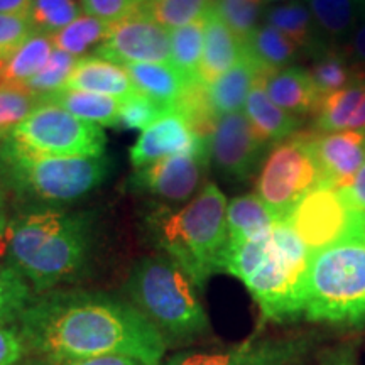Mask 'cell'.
Here are the masks:
<instances>
[{
  "mask_svg": "<svg viewBox=\"0 0 365 365\" xmlns=\"http://www.w3.org/2000/svg\"><path fill=\"white\" fill-rule=\"evenodd\" d=\"M277 220L255 193L237 196L227 207L228 249L272 230Z\"/></svg>",
  "mask_w": 365,
  "mask_h": 365,
  "instance_id": "obj_23",
  "label": "cell"
},
{
  "mask_svg": "<svg viewBox=\"0 0 365 365\" xmlns=\"http://www.w3.org/2000/svg\"><path fill=\"white\" fill-rule=\"evenodd\" d=\"M34 289L12 266H0V327L17 325L34 298Z\"/></svg>",
  "mask_w": 365,
  "mask_h": 365,
  "instance_id": "obj_32",
  "label": "cell"
},
{
  "mask_svg": "<svg viewBox=\"0 0 365 365\" xmlns=\"http://www.w3.org/2000/svg\"><path fill=\"white\" fill-rule=\"evenodd\" d=\"M27 350L51 365L100 355H134L161 365L168 345L130 301L102 291L51 289L34 294L17 322Z\"/></svg>",
  "mask_w": 365,
  "mask_h": 365,
  "instance_id": "obj_1",
  "label": "cell"
},
{
  "mask_svg": "<svg viewBox=\"0 0 365 365\" xmlns=\"http://www.w3.org/2000/svg\"><path fill=\"white\" fill-rule=\"evenodd\" d=\"M266 0H213L212 7L239 38L247 41L259 27Z\"/></svg>",
  "mask_w": 365,
  "mask_h": 365,
  "instance_id": "obj_36",
  "label": "cell"
},
{
  "mask_svg": "<svg viewBox=\"0 0 365 365\" xmlns=\"http://www.w3.org/2000/svg\"><path fill=\"white\" fill-rule=\"evenodd\" d=\"M36 33L29 12L0 14V65Z\"/></svg>",
  "mask_w": 365,
  "mask_h": 365,
  "instance_id": "obj_39",
  "label": "cell"
},
{
  "mask_svg": "<svg viewBox=\"0 0 365 365\" xmlns=\"http://www.w3.org/2000/svg\"><path fill=\"white\" fill-rule=\"evenodd\" d=\"M212 4L213 0H145L139 11L159 26L173 31L203 17L212 9Z\"/></svg>",
  "mask_w": 365,
  "mask_h": 365,
  "instance_id": "obj_33",
  "label": "cell"
},
{
  "mask_svg": "<svg viewBox=\"0 0 365 365\" xmlns=\"http://www.w3.org/2000/svg\"><path fill=\"white\" fill-rule=\"evenodd\" d=\"M317 158L323 185L336 190L352 186L365 163V130H341L317 137Z\"/></svg>",
  "mask_w": 365,
  "mask_h": 365,
  "instance_id": "obj_16",
  "label": "cell"
},
{
  "mask_svg": "<svg viewBox=\"0 0 365 365\" xmlns=\"http://www.w3.org/2000/svg\"><path fill=\"white\" fill-rule=\"evenodd\" d=\"M346 56L354 65L365 68V11L360 17L357 27L349 38V53Z\"/></svg>",
  "mask_w": 365,
  "mask_h": 365,
  "instance_id": "obj_42",
  "label": "cell"
},
{
  "mask_svg": "<svg viewBox=\"0 0 365 365\" xmlns=\"http://www.w3.org/2000/svg\"><path fill=\"white\" fill-rule=\"evenodd\" d=\"M322 365H357L352 346H339L325 354Z\"/></svg>",
  "mask_w": 365,
  "mask_h": 365,
  "instance_id": "obj_45",
  "label": "cell"
},
{
  "mask_svg": "<svg viewBox=\"0 0 365 365\" xmlns=\"http://www.w3.org/2000/svg\"><path fill=\"white\" fill-rule=\"evenodd\" d=\"M168 112H171V108L164 107L140 91H135L130 97L122 100L120 112H118V127L143 132L163 115H166Z\"/></svg>",
  "mask_w": 365,
  "mask_h": 365,
  "instance_id": "obj_38",
  "label": "cell"
},
{
  "mask_svg": "<svg viewBox=\"0 0 365 365\" xmlns=\"http://www.w3.org/2000/svg\"><path fill=\"white\" fill-rule=\"evenodd\" d=\"M124 291L127 301L161 333L168 349L193 344L210 330L198 286L166 255L139 259L130 267Z\"/></svg>",
  "mask_w": 365,
  "mask_h": 365,
  "instance_id": "obj_4",
  "label": "cell"
},
{
  "mask_svg": "<svg viewBox=\"0 0 365 365\" xmlns=\"http://www.w3.org/2000/svg\"><path fill=\"white\" fill-rule=\"evenodd\" d=\"M9 222L11 220H9L6 212V195H4V190L0 188V252H4V239H6Z\"/></svg>",
  "mask_w": 365,
  "mask_h": 365,
  "instance_id": "obj_47",
  "label": "cell"
},
{
  "mask_svg": "<svg viewBox=\"0 0 365 365\" xmlns=\"http://www.w3.org/2000/svg\"><path fill=\"white\" fill-rule=\"evenodd\" d=\"M124 68L129 73L137 91L148 95L171 110H175L176 103L180 102L186 88L193 85L173 65L139 63V65H124Z\"/></svg>",
  "mask_w": 365,
  "mask_h": 365,
  "instance_id": "obj_22",
  "label": "cell"
},
{
  "mask_svg": "<svg viewBox=\"0 0 365 365\" xmlns=\"http://www.w3.org/2000/svg\"><path fill=\"white\" fill-rule=\"evenodd\" d=\"M359 129H365V100L359 107V110L355 112V115L352 117V120H350L349 127H346V130H359Z\"/></svg>",
  "mask_w": 365,
  "mask_h": 365,
  "instance_id": "obj_48",
  "label": "cell"
},
{
  "mask_svg": "<svg viewBox=\"0 0 365 365\" xmlns=\"http://www.w3.org/2000/svg\"><path fill=\"white\" fill-rule=\"evenodd\" d=\"M227 198L208 182L185 207L158 205L145 215L149 240L175 261L202 289L210 277L225 272L228 254Z\"/></svg>",
  "mask_w": 365,
  "mask_h": 365,
  "instance_id": "obj_3",
  "label": "cell"
},
{
  "mask_svg": "<svg viewBox=\"0 0 365 365\" xmlns=\"http://www.w3.org/2000/svg\"><path fill=\"white\" fill-rule=\"evenodd\" d=\"M95 56L120 66L139 63L173 65L170 31L137 11L112 24L108 38L95 49Z\"/></svg>",
  "mask_w": 365,
  "mask_h": 365,
  "instance_id": "obj_12",
  "label": "cell"
},
{
  "mask_svg": "<svg viewBox=\"0 0 365 365\" xmlns=\"http://www.w3.org/2000/svg\"><path fill=\"white\" fill-rule=\"evenodd\" d=\"M207 14H205L203 17H200V19L190 22V24L170 31L173 66H175L190 83L200 81L198 70L203 56Z\"/></svg>",
  "mask_w": 365,
  "mask_h": 365,
  "instance_id": "obj_28",
  "label": "cell"
},
{
  "mask_svg": "<svg viewBox=\"0 0 365 365\" xmlns=\"http://www.w3.org/2000/svg\"><path fill=\"white\" fill-rule=\"evenodd\" d=\"M304 318L333 327L365 325V227L312 254Z\"/></svg>",
  "mask_w": 365,
  "mask_h": 365,
  "instance_id": "obj_5",
  "label": "cell"
},
{
  "mask_svg": "<svg viewBox=\"0 0 365 365\" xmlns=\"http://www.w3.org/2000/svg\"><path fill=\"white\" fill-rule=\"evenodd\" d=\"M22 365H51V364L46 362V360H43V359H36V357H33V359L27 360V362H24Z\"/></svg>",
  "mask_w": 365,
  "mask_h": 365,
  "instance_id": "obj_49",
  "label": "cell"
},
{
  "mask_svg": "<svg viewBox=\"0 0 365 365\" xmlns=\"http://www.w3.org/2000/svg\"><path fill=\"white\" fill-rule=\"evenodd\" d=\"M312 252L287 220L274 223L269 249L261 266L244 282L264 322L304 318L307 279Z\"/></svg>",
  "mask_w": 365,
  "mask_h": 365,
  "instance_id": "obj_7",
  "label": "cell"
},
{
  "mask_svg": "<svg viewBox=\"0 0 365 365\" xmlns=\"http://www.w3.org/2000/svg\"><path fill=\"white\" fill-rule=\"evenodd\" d=\"M244 51V41L222 21L213 7L210 9L205 26L203 56L198 70L200 81L207 86L212 85L240 61Z\"/></svg>",
  "mask_w": 365,
  "mask_h": 365,
  "instance_id": "obj_17",
  "label": "cell"
},
{
  "mask_svg": "<svg viewBox=\"0 0 365 365\" xmlns=\"http://www.w3.org/2000/svg\"><path fill=\"white\" fill-rule=\"evenodd\" d=\"M83 14L78 0H33L29 9L34 31L44 34L58 33Z\"/></svg>",
  "mask_w": 365,
  "mask_h": 365,
  "instance_id": "obj_35",
  "label": "cell"
},
{
  "mask_svg": "<svg viewBox=\"0 0 365 365\" xmlns=\"http://www.w3.org/2000/svg\"><path fill=\"white\" fill-rule=\"evenodd\" d=\"M318 132H296L267 154L255 182V195L276 220H286L309 191L323 185L317 158Z\"/></svg>",
  "mask_w": 365,
  "mask_h": 365,
  "instance_id": "obj_8",
  "label": "cell"
},
{
  "mask_svg": "<svg viewBox=\"0 0 365 365\" xmlns=\"http://www.w3.org/2000/svg\"><path fill=\"white\" fill-rule=\"evenodd\" d=\"M0 168L12 190L46 205L71 203L97 190L110 176L112 159L54 156L7 139L0 145Z\"/></svg>",
  "mask_w": 365,
  "mask_h": 365,
  "instance_id": "obj_6",
  "label": "cell"
},
{
  "mask_svg": "<svg viewBox=\"0 0 365 365\" xmlns=\"http://www.w3.org/2000/svg\"><path fill=\"white\" fill-rule=\"evenodd\" d=\"M29 355L17 325L0 327V365H19Z\"/></svg>",
  "mask_w": 365,
  "mask_h": 365,
  "instance_id": "obj_41",
  "label": "cell"
},
{
  "mask_svg": "<svg viewBox=\"0 0 365 365\" xmlns=\"http://www.w3.org/2000/svg\"><path fill=\"white\" fill-rule=\"evenodd\" d=\"M341 193H344L345 198L349 200V203L352 205L355 210L365 212V163L364 166L360 168L359 175L352 182V186H349L346 190H341Z\"/></svg>",
  "mask_w": 365,
  "mask_h": 365,
  "instance_id": "obj_44",
  "label": "cell"
},
{
  "mask_svg": "<svg viewBox=\"0 0 365 365\" xmlns=\"http://www.w3.org/2000/svg\"><path fill=\"white\" fill-rule=\"evenodd\" d=\"M210 156L166 158L135 168L132 190L149 193L164 203H188L207 175Z\"/></svg>",
  "mask_w": 365,
  "mask_h": 365,
  "instance_id": "obj_14",
  "label": "cell"
},
{
  "mask_svg": "<svg viewBox=\"0 0 365 365\" xmlns=\"http://www.w3.org/2000/svg\"><path fill=\"white\" fill-rule=\"evenodd\" d=\"M176 156H210L208 140L196 134L176 110L168 112L140 132L130 149V163L135 168Z\"/></svg>",
  "mask_w": 365,
  "mask_h": 365,
  "instance_id": "obj_15",
  "label": "cell"
},
{
  "mask_svg": "<svg viewBox=\"0 0 365 365\" xmlns=\"http://www.w3.org/2000/svg\"><path fill=\"white\" fill-rule=\"evenodd\" d=\"M266 2H281V0H266Z\"/></svg>",
  "mask_w": 365,
  "mask_h": 365,
  "instance_id": "obj_50",
  "label": "cell"
},
{
  "mask_svg": "<svg viewBox=\"0 0 365 365\" xmlns=\"http://www.w3.org/2000/svg\"><path fill=\"white\" fill-rule=\"evenodd\" d=\"M78 59L80 58H75L71 56V54L59 51V49L54 48V51L51 56H49L46 66L24 86V88L33 91L34 95L43 98L44 102L46 97L56 93L58 90L65 88L66 81L70 78L73 70H75Z\"/></svg>",
  "mask_w": 365,
  "mask_h": 365,
  "instance_id": "obj_37",
  "label": "cell"
},
{
  "mask_svg": "<svg viewBox=\"0 0 365 365\" xmlns=\"http://www.w3.org/2000/svg\"><path fill=\"white\" fill-rule=\"evenodd\" d=\"M267 75H262L250 90L247 102H245L244 113L247 115L249 122L252 124L254 130L261 137L266 144H277L281 140L287 139L293 134H296L299 122L298 118L269 98L266 86H264V78Z\"/></svg>",
  "mask_w": 365,
  "mask_h": 365,
  "instance_id": "obj_21",
  "label": "cell"
},
{
  "mask_svg": "<svg viewBox=\"0 0 365 365\" xmlns=\"http://www.w3.org/2000/svg\"><path fill=\"white\" fill-rule=\"evenodd\" d=\"M63 365H153L145 360L134 357V355L125 354H112V355H100V357L93 359H83L75 360V362H68Z\"/></svg>",
  "mask_w": 365,
  "mask_h": 365,
  "instance_id": "obj_43",
  "label": "cell"
},
{
  "mask_svg": "<svg viewBox=\"0 0 365 365\" xmlns=\"http://www.w3.org/2000/svg\"><path fill=\"white\" fill-rule=\"evenodd\" d=\"M43 103V98L27 88L0 85V145Z\"/></svg>",
  "mask_w": 365,
  "mask_h": 365,
  "instance_id": "obj_34",
  "label": "cell"
},
{
  "mask_svg": "<svg viewBox=\"0 0 365 365\" xmlns=\"http://www.w3.org/2000/svg\"><path fill=\"white\" fill-rule=\"evenodd\" d=\"M112 24L97 17L83 14L78 19L73 21L70 26L63 27L58 33L49 34L54 48L65 51L75 58H85L88 49H97L105 39L108 38Z\"/></svg>",
  "mask_w": 365,
  "mask_h": 365,
  "instance_id": "obj_31",
  "label": "cell"
},
{
  "mask_svg": "<svg viewBox=\"0 0 365 365\" xmlns=\"http://www.w3.org/2000/svg\"><path fill=\"white\" fill-rule=\"evenodd\" d=\"M93 244L95 223L90 213L36 205L11 218L4 252L9 266L39 294L80 281L88 272Z\"/></svg>",
  "mask_w": 365,
  "mask_h": 365,
  "instance_id": "obj_2",
  "label": "cell"
},
{
  "mask_svg": "<svg viewBox=\"0 0 365 365\" xmlns=\"http://www.w3.org/2000/svg\"><path fill=\"white\" fill-rule=\"evenodd\" d=\"M313 349L312 335L250 339L220 350H182L161 365H299Z\"/></svg>",
  "mask_w": 365,
  "mask_h": 365,
  "instance_id": "obj_11",
  "label": "cell"
},
{
  "mask_svg": "<svg viewBox=\"0 0 365 365\" xmlns=\"http://www.w3.org/2000/svg\"><path fill=\"white\" fill-rule=\"evenodd\" d=\"M266 24L276 27L299 48L308 49L314 54L325 51L322 49L323 41L318 34L319 29L313 19V14L301 0H291L269 9L266 12Z\"/></svg>",
  "mask_w": 365,
  "mask_h": 365,
  "instance_id": "obj_24",
  "label": "cell"
},
{
  "mask_svg": "<svg viewBox=\"0 0 365 365\" xmlns=\"http://www.w3.org/2000/svg\"><path fill=\"white\" fill-rule=\"evenodd\" d=\"M245 48L267 75L284 70L289 63L294 61L299 51L298 44L269 24L259 26L245 41Z\"/></svg>",
  "mask_w": 365,
  "mask_h": 365,
  "instance_id": "obj_26",
  "label": "cell"
},
{
  "mask_svg": "<svg viewBox=\"0 0 365 365\" xmlns=\"http://www.w3.org/2000/svg\"><path fill=\"white\" fill-rule=\"evenodd\" d=\"M266 148L244 112L222 115L208 139L210 161L232 180H247Z\"/></svg>",
  "mask_w": 365,
  "mask_h": 365,
  "instance_id": "obj_13",
  "label": "cell"
},
{
  "mask_svg": "<svg viewBox=\"0 0 365 365\" xmlns=\"http://www.w3.org/2000/svg\"><path fill=\"white\" fill-rule=\"evenodd\" d=\"M262 75L267 73L262 71V68L255 63L245 48L240 61L232 70L223 73L212 85H208V98L217 117L220 118L228 113L240 112L245 107L250 90Z\"/></svg>",
  "mask_w": 365,
  "mask_h": 365,
  "instance_id": "obj_20",
  "label": "cell"
},
{
  "mask_svg": "<svg viewBox=\"0 0 365 365\" xmlns=\"http://www.w3.org/2000/svg\"><path fill=\"white\" fill-rule=\"evenodd\" d=\"M144 2L145 0H81V7L88 16L97 17L108 24H115L139 11Z\"/></svg>",
  "mask_w": 365,
  "mask_h": 365,
  "instance_id": "obj_40",
  "label": "cell"
},
{
  "mask_svg": "<svg viewBox=\"0 0 365 365\" xmlns=\"http://www.w3.org/2000/svg\"><path fill=\"white\" fill-rule=\"evenodd\" d=\"M309 252L335 244L350 232L365 227V212H359L341 190L318 186L296 205L286 218Z\"/></svg>",
  "mask_w": 365,
  "mask_h": 365,
  "instance_id": "obj_10",
  "label": "cell"
},
{
  "mask_svg": "<svg viewBox=\"0 0 365 365\" xmlns=\"http://www.w3.org/2000/svg\"><path fill=\"white\" fill-rule=\"evenodd\" d=\"M264 86L269 98L294 117L308 113L317 115L323 100L309 71L299 66H287L271 73L264 78Z\"/></svg>",
  "mask_w": 365,
  "mask_h": 365,
  "instance_id": "obj_18",
  "label": "cell"
},
{
  "mask_svg": "<svg viewBox=\"0 0 365 365\" xmlns=\"http://www.w3.org/2000/svg\"><path fill=\"white\" fill-rule=\"evenodd\" d=\"M65 88L108 95L118 100L130 97L137 91L124 66L100 56L80 58Z\"/></svg>",
  "mask_w": 365,
  "mask_h": 365,
  "instance_id": "obj_19",
  "label": "cell"
},
{
  "mask_svg": "<svg viewBox=\"0 0 365 365\" xmlns=\"http://www.w3.org/2000/svg\"><path fill=\"white\" fill-rule=\"evenodd\" d=\"M365 100V80L323 97L317 112V132L333 134L346 130L350 120Z\"/></svg>",
  "mask_w": 365,
  "mask_h": 365,
  "instance_id": "obj_29",
  "label": "cell"
},
{
  "mask_svg": "<svg viewBox=\"0 0 365 365\" xmlns=\"http://www.w3.org/2000/svg\"><path fill=\"white\" fill-rule=\"evenodd\" d=\"M9 139L31 150L54 156H100L107 143L100 125L54 103L39 105Z\"/></svg>",
  "mask_w": 365,
  "mask_h": 365,
  "instance_id": "obj_9",
  "label": "cell"
},
{
  "mask_svg": "<svg viewBox=\"0 0 365 365\" xmlns=\"http://www.w3.org/2000/svg\"><path fill=\"white\" fill-rule=\"evenodd\" d=\"M44 103H54L73 115L93 122L97 125L118 127V112L122 100L91 91L61 88L44 98Z\"/></svg>",
  "mask_w": 365,
  "mask_h": 365,
  "instance_id": "obj_25",
  "label": "cell"
},
{
  "mask_svg": "<svg viewBox=\"0 0 365 365\" xmlns=\"http://www.w3.org/2000/svg\"><path fill=\"white\" fill-rule=\"evenodd\" d=\"M318 29L333 41L352 36L365 11V0H304Z\"/></svg>",
  "mask_w": 365,
  "mask_h": 365,
  "instance_id": "obj_27",
  "label": "cell"
},
{
  "mask_svg": "<svg viewBox=\"0 0 365 365\" xmlns=\"http://www.w3.org/2000/svg\"><path fill=\"white\" fill-rule=\"evenodd\" d=\"M33 0H0V14L29 12Z\"/></svg>",
  "mask_w": 365,
  "mask_h": 365,
  "instance_id": "obj_46",
  "label": "cell"
},
{
  "mask_svg": "<svg viewBox=\"0 0 365 365\" xmlns=\"http://www.w3.org/2000/svg\"><path fill=\"white\" fill-rule=\"evenodd\" d=\"M364 130H365V129H364Z\"/></svg>",
  "mask_w": 365,
  "mask_h": 365,
  "instance_id": "obj_51",
  "label": "cell"
},
{
  "mask_svg": "<svg viewBox=\"0 0 365 365\" xmlns=\"http://www.w3.org/2000/svg\"><path fill=\"white\" fill-rule=\"evenodd\" d=\"M309 75L323 97L346 88V86L365 80V68L350 61L345 53L323 51L309 70Z\"/></svg>",
  "mask_w": 365,
  "mask_h": 365,
  "instance_id": "obj_30",
  "label": "cell"
}]
</instances>
